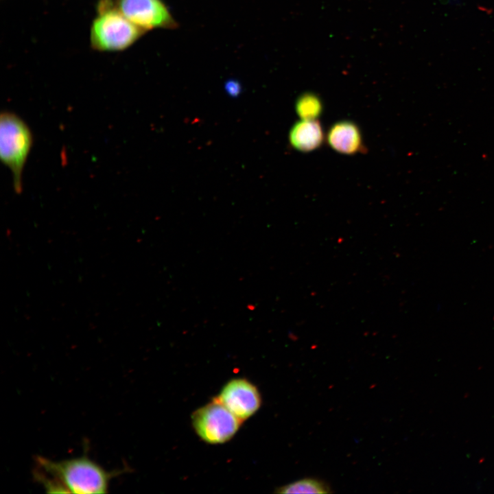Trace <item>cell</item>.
Instances as JSON below:
<instances>
[{"instance_id": "1", "label": "cell", "mask_w": 494, "mask_h": 494, "mask_svg": "<svg viewBox=\"0 0 494 494\" xmlns=\"http://www.w3.org/2000/svg\"><path fill=\"white\" fill-rule=\"evenodd\" d=\"M34 476L50 493H105L120 471H108L86 456L55 461L38 456Z\"/></svg>"}, {"instance_id": "2", "label": "cell", "mask_w": 494, "mask_h": 494, "mask_svg": "<svg viewBox=\"0 0 494 494\" xmlns=\"http://www.w3.org/2000/svg\"><path fill=\"white\" fill-rule=\"evenodd\" d=\"M33 138L26 123L16 114L4 111L0 117V156L13 176L16 192L22 191L23 171L32 146Z\"/></svg>"}, {"instance_id": "3", "label": "cell", "mask_w": 494, "mask_h": 494, "mask_svg": "<svg viewBox=\"0 0 494 494\" xmlns=\"http://www.w3.org/2000/svg\"><path fill=\"white\" fill-rule=\"evenodd\" d=\"M191 420L196 434L209 444L227 442L237 433L242 423L217 398L196 410Z\"/></svg>"}, {"instance_id": "4", "label": "cell", "mask_w": 494, "mask_h": 494, "mask_svg": "<svg viewBox=\"0 0 494 494\" xmlns=\"http://www.w3.org/2000/svg\"><path fill=\"white\" fill-rule=\"evenodd\" d=\"M139 27L120 12L108 10L95 20L91 36L93 43L104 50H120L131 45L139 36Z\"/></svg>"}, {"instance_id": "5", "label": "cell", "mask_w": 494, "mask_h": 494, "mask_svg": "<svg viewBox=\"0 0 494 494\" xmlns=\"http://www.w3.org/2000/svg\"><path fill=\"white\" fill-rule=\"evenodd\" d=\"M216 398L242 421L252 416L261 404L257 388L244 378L230 380Z\"/></svg>"}, {"instance_id": "6", "label": "cell", "mask_w": 494, "mask_h": 494, "mask_svg": "<svg viewBox=\"0 0 494 494\" xmlns=\"http://www.w3.org/2000/svg\"><path fill=\"white\" fill-rule=\"evenodd\" d=\"M120 12L141 28L171 26L172 18L161 0H121Z\"/></svg>"}, {"instance_id": "7", "label": "cell", "mask_w": 494, "mask_h": 494, "mask_svg": "<svg viewBox=\"0 0 494 494\" xmlns=\"http://www.w3.org/2000/svg\"><path fill=\"white\" fill-rule=\"evenodd\" d=\"M327 138L330 147L340 154L351 155L362 149L361 132L357 126L350 121L334 124Z\"/></svg>"}, {"instance_id": "8", "label": "cell", "mask_w": 494, "mask_h": 494, "mask_svg": "<svg viewBox=\"0 0 494 494\" xmlns=\"http://www.w3.org/2000/svg\"><path fill=\"white\" fill-rule=\"evenodd\" d=\"M289 139L295 149L301 152H311L322 145L324 133L316 119H301L292 127Z\"/></svg>"}, {"instance_id": "9", "label": "cell", "mask_w": 494, "mask_h": 494, "mask_svg": "<svg viewBox=\"0 0 494 494\" xmlns=\"http://www.w3.org/2000/svg\"><path fill=\"white\" fill-rule=\"evenodd\" d=\"M277 493H329V486L325 482L311 478H306L282 486L275 491Z\"/></svg>"}, {"instance_id": "10", "label": "cell", "mask_w": 494, "mask_h": 494, "mask_svg": "<svg viewBox=\"0 0 494 494\" xmlns=\"http://www.w3.org/2000/svg\"><path fill=\"white\" fill-rule=\"evenodd\" d=\"M323 109L320 99L313 93L301 95L296 102V111L301 119H316Z\"/></svg>"}, {"instance_id": "11", "label": "cell", "mask_w": 494, "mask_h": 494, "mask_svg": "<svg viewBox=\"0 0 494 494\" xmlns=\"http://www.w3.org/2000/svg\"><path fill=\"white\" fill-rule=\"evenodd\" d=\"M228 89L229 90V92L231 93H237L238 92V87L236 84L231 82L229 84V85L227 86Z\"/></svg>"}]
</instances>
